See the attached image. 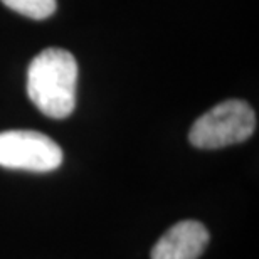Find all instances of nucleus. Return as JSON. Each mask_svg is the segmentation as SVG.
<instances>
[{
	"label": "nucleus",
	"mask_w": 259,
	"mask_h": 259,
	"mask_svg": "<svg viewBox=\"0 0 259 259\" xmlns=\"http://www.w3.org/2000/svg\"><path fill=\"white\" fill-rule=\"evenodd\" d=\"M77 63L69 51L44 49L29 64L27 95L40 113L64 120L74 111Z\"/></svg>",
	"instance_id": "obj_1"
},
{
	"label": "nucleus",
	"mask_w": 259,
	"mask_h": 259,
	"mask_svg": "<svg viewBox=\"0 0 259 259\" xmlns=\"http://www.w3.org/2000/svg\"><path fill=\"white\" fill-rule=\"evenodd\" d=\"M256 130V113L242 100H227L197 118L189 142L195 148L215 150L244 142Z\"/></svg>",
	"instance_id": "obj_2"
},
{
	"label": "nucleus",
	"mask_w": 259,
	"mask_h": 259,
	"mask_svg": "<svg viewBox=\"0 0 259 259\" xmlns=\"http://www.w3.org/2000/svg\"><path fill=\"white\" fill-rule=\"evenodd\" d=\"M63 163V150L44 133L30 130H10L0 133V167L53 172Z\"/></svg>",
	"instance_id": "obj_3"
},
{
	"label": "nucleus",
	"mask_w": 259,
	"mask_h": 259,
	"mask_svg": "<svg viewBox=\"0 0 259 259\" xmlns=\"http://www.w3.org/2000/svg\"><path fill=\"white\" fill-rule=\"evenodd\" d=\"M209 244V231L199 221H182L157 241L152 259H199Z\"/></svg>",
	"instance_id": "obj_4"
},
{
	"label": "nucleus",
	"mask_w": 259,
	"mask_h": 259,
	"mask_svg": "<svg viewBox=\"0 0 259 259\" xmlns=\"http://www.w3.org/2000/svg\"><path fill=\"white\" fill-rule=\"evenodd\" d=\"M9 9L30 19H48L54 14L56 0H2Z\"/></svg>",
	"instance_id": "obj_5"
}]
</instances>
